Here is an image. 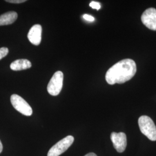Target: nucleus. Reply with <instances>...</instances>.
Masks as SVG:
<instances>
[{"instance_id":"nucleus-1","label":"nucleus","mask_w":156,"mask_h":156,"mask_svg":"<svg viewBox=\"0 0 156 156\" xmlns=\"http://www.w3.org/2000/svg\"><path fill=\"white\" fill-rule=\"evenodd\" d=\"M136 73V66L133 60L126 58L111 67L105 75L106 82L109 84H122L133 78Z\"/></svg>"},{"instance_id":"nucleus-2","label":"nucleus","mask_w":156,"mask_h":156,"mask_svg":"<svg viewBox=\"0 0 156 156\" xmlns=\"http://www.w3.org/2000/svg\"><path fill=\"white\" fill-rule=\"evenodd\" d=\"M141 133L152 141L156 140V126L153 120L147 116H142L138 119Z\"/></svg>"},{"instance_id":"nucleus-3","label":"nucleus","mask_w":156,"mask_h":156,"mask_svg":"<svg viewBox=\"0 0 156 156\" xmlns=\"http://www.w3.org/2000/svg\"><path fill=\"white\" fill-rule=\"evenodd\" d=\"M74 138L68 135L53 145L48 151V156H59L64 153L72 145Z\"/></svg>"},{"instance_id":"nucleus-4","label":"nucleus","mask_w":156,"mask_h":156,"mask_svg":"<svg viewBox=\"0 0 156 156\" xmlns=\"http://www.w3.org/2000/svg\"><path fill=\"white\" fill-rule=\"evenodd\" d=\"M11 102L13 108L23 115L30 116L33 114L31 107L22 97L17 94L12 95Z\"/></svg>"},{"instance_id":"nucleus-5","label":"nucleus","mask_w":156,"mask_h":156,"mask_svg":"<svg viewBox=\"0 0 156 156\" xmlns=\"http://www.w3.org/2000/svg\"><path fill=\"white\" fill-rule=\"evenodd\" d=\"M64 74L60 71H58L53 75L48 85V92L51 95L56 96L60 94L62 88Z\"/></svg>"},{"instance_id":"nucleus-6","label":"nucleus","mask_w":156,"mask_h":156,"mask_svg":"<svg viewBox=\"0 0 156 156\" xmlns=\"http://www.w3.org/2000/svg\"><path fill=\"white\" fill-rule=\"evenodd\" d=\"M142 23L147 28L156 31V9L150 8L145 11L141 16Z\"/></svg>"},{"instance_id":"nucleus-7","label":"nucleus","mask_w":156,"mask_h":156,"mask_svg":"<svg viewBox=\"0 0 156 156\" xmlns=\"http://www.w3.org/2000/svg\"><path fill=\"white\" fill-rule=\"evenodd\" d=\"M111 140L113 144L114 148L119 153L125 151L127 146V136L124 133H116L113 132L111 135Z\"/></svg>"},{"instance_id":"nucleus-8","label":"nucleus","mask_w":156,"mask_h":156,"mask_svg":"<svg viewBox=\"0 0 156 156\" xmlns=\"http://www.w3.org/2000/svg\"><path fill=\"white\" fill-rule=\"evenodd\" d=\"M42 28L40 24H35L30 28L27 37L29 41L34 45H39L42 39Z\"/></svg>"},{"instance_id":"nucleus-9","label":"nucleus","mask_w":156,"mask_h":156,"mask_svg":"<svg viewBox=\"0 0 156 156\" xmlns=\"http://www.w3.org/2000/svg\"><path fill=\"white\" fill-rule=\"evenodd\" d=\"M31 67V63L27 59H19L12 62L10 66L12 70L18 71L27 69Z\"/></svg>"},{"instance_id":"nucleus-10","label":"nucleus","mask_w":156,"mask_h":156,"mask_svg":"<svg viewBox=\"0 0 156 156\" xmlns=\"http://www.w3.org/2000/svg\"><path fill=\"white\" fill-rule=\"evenodd\" d=\"M17 18V13L16 12H6L0 16V26L11 24L15 22Z\"/></svg>"},{"instance_id":"nucleus-11","label":"nucleus","mask_w":156,"mask_h":156,"mask_svg":"<svg viewBox=\"0 0 156 156\" xmlns=\"http://www.w3.org/2000/svg\"><path fill=\"white\" fill-rule=\"evenodd\" d=\"M9 53V50L7 48H0V60L5 57Z\"/></svg>"},{"instance_id":"nucleus-12","label":"nucleus","mask_w":156,"mask_h":156,"mask_svg":"<svg viewBox=\"0 0 156 156\" xmlns=\"http://www.w3.org/2000/svg\"><path fill=\"white\" fill-rule=\"evenodd\" d=\"M90 6L93 9H95L96 10H99L101 8L100 3L95 1H91L90 4Z\"/></svg>"},{"instance_id":"nucleus-13","label":"nucleus","mask_w":156,"mask_h":156,"mask_svg":"<svg viewBox=\"0 0 156 156\" xmlns=\"http://www.w3.org/2000/svg\"><path fill=\"white\" fill-rule=\"evenodd\" d=\"M83 17L84 19H85L87 21H89L90 22H93L94 21L95 19L94 17L91 15H87V14H84L83 15Z\"/></svg>"},{"instance_id":"nucleus-14","label":"nucleus","mask_w":156,"mask_h":156,"mask_svg":"<svg viewBox=\"0 0 156 156\" xmlns=\"http://www.w3.org/2000/svg\"><path fill=\"white\" fill-rule=\"evenodd\" d=\"M6 2L13 3V4H20L26 2V0H6Z\"/></svg>"},{"instance_id":"nucleus-15","label":"nucleus","mask_w":156,"mask_h":156,"mask_svg":"<svg viewBox=\"0 0 156 156\" xmlns=\"http://www.w3.org/2000/svg\"><path fill=\"white\" fill-rule=\"evenodd\" d=\"M84 156H97L95 153H88V154H87L86 155H85Z\"/></svg>"},{"instance_id":"nucleus-16","label":"nucleus","mask_w":156,"mask_h":156,"mask_svg":"<svg viewBox=\"0 0 156 156\" xmlns=\"http://www.w3.org/2000/svg\"><path fill=\"white\" fill-rule=\"evenodd\" d=\"M2 149H3V146H2V144L1 141L0 140V153L2 152Z\"/></svg>"}]
</instances>
